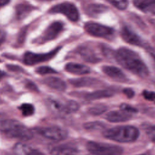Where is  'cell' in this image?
<instances>
[{"label":"cell","mask_w":155,"mask_h":155,"mask_svg":"<svg viewBox=\"0 0 155 155\" xmlns=\"http://www.w3.org/2000/svg\"><path fill=\"white\" fill-rule=\"evenodd\" d=\"M10 0H0V7L7 4Z\"/></svg>","instance_id":"836d02e7"},{"label":"cell","mask_w":155,"mask_h":155,"mask_svg":"<svg viewBox=\"0 0 155 155\" xmlns=\"http://www.w3.org/2000/svg\"><path fill=\"white\" fill-rule=\"evenodd\" d=\"M143 96L147 100L153 101L155 100V92L150 91L147 90H144L143 91Z\"/></svg>","instance_id":"4dcf8cb0"},{"label":"cell","mask_w":155,"mask_h":155,"mask_svg":"<svg viewBox=\"0 0 155 155\" xmlns=\"http://www.w3.org/2000/svg\"><path fill=\"white\" fill-rule=\"evenodd\" d=\"M65 69L67 71L76 74H85L90 72V68L83 64L70 62L66 64Z\"/></svg>","instance_id":"9a60e30c"},{"label":"cell","mask_w":155,"mask_h":155,"mask_svg":"<svg viewBox=\"0 0 155 155\" xmlns=\"http://www.w3.org/2000/svg\"><path fill=\"white\" fill-rule=\"evenodd\" d=\"M60 48L61 47H59L51 51L41 54L34 53L29 51L26 52L24 56L23 61L25 64L28 65H33L40 62L47 61L48 60L53 58L56 54Z\"/></svg>","instance_id":"ba28073f"},{"label":"cell","mask_w":155,"mask_h":155,"mask_svg":"<svg viewBox=\"0 0 155 155\" xmlns=\"http://www.w3.org/2000/svg\"><path fill=\"white\" fill-rule=\"evenodd\" d=\"M63 30V24L60 22H54L50 25L42 35L40 42H45L56 38Z\"/></svg>","instance_id":"9c48e42d"},{"label":"cell","mask_w":155,"mask_h":155,"mask_svg":"<svg viewBox=\"0 0 155 155\" xmlns=\"http://www.w3.org/2000/svg\"><path fill=\"white\" fill-rule=\"evenodd\" d=\"M6 38V33L4 30L0 28V45L4 42Z\"/></svg>","instance_id":"d6a6232c"},{"label":"cell","mask_w":155,"mask_h":155,"mask_svg":"<svg viewBox=\"0 0 155 155\" xmlns=\"http://www.w3.org/2000/svg\"><path fill=\"white\" fill-rule=\"evenodd\" d=\"M36 72L40 74H53L56 73V71L49 67H39L36 70Z\"/></svg>","instance_id":"4316f807"},{"label":"cell","mask_w":155,"mask_h":155,"mask_svg":"<svg viewBox=\"0 0 155 155\" xmlns=\"http://www.w3.org/2000/svg\"><path fill=\"white\" fill-rule=\"evenodd\" d=\"M85 31L90 35L106 39H110L114 31L112 28L95 22H87L84 25Z\"/></svg>","instance_id":"8992f818"},{"label":"cell","mask_w":155,"mask_h":155,"mask_svg":"<svg viewBox=\"0 0 155 155\" xmlns=\"http://www.w3.org/2000/svg\"><path fill=\"white\" fill-rule=\"evenodd\" d=\"M0 130L7 136L21 140H28L33 138L31 131L18 120L7 119L0 124Z\"/></svg>","instance_id":"3957f363"},{"label":"cell","mask_w":155,"mask_h":155,"mask_svg":"<svg viewBox=\"0 0 155 155\" xmlns=\"http://www.w3.org/2000/svg\"><path fill=\"white\" fill-rule=\"evenodd\" d=\"M5 75V73L0 70V79H1L2 77H4Z\"/></svg>","instance_id":"e575fe53"},{"label":"cell","mask_w":155,"mask_h":155,"mask_svg":"<svg viewBox=\"0 0 155 155\" xmlns=\"http://www.w3.org/2000/svg\"><path fill=\"white\" fill-rule=\"evenodd\" d=\"M123 93L127 96L128 98H132L134 96V91L131 88H124L123 90Z\"/></svg>","instance_id":"1f68e13d"},{"label":"cell","mask_w":155,"mask_h":155,"mask_svg":"<svg viewBox=\"0 0 155 155\" xmlns=\"http://www.w3.org/2000/svg\"><path fill=\"white\" fill-rule=\"evenodd\" d=\"M79 52L81 56L87 61L96 62L101 60V59L96 54L94 50L88 46L81 47L79 49Z\"/></svg>","instance_id":"e0dca14e"},{"label":"cell","mask_w":155,"mask_h":155,"mask_svg":"<svg viewBox=\"0 0 155 155\" xmlns=\"http://www.w3.org/2000/svg\"><path fill=\"white\" fill-rule=\"evenodd\" d=\"M19 109L21 111L22 115L24 116H30L35 112V108L33 105L30 104H23L19 107Z\"/></svg>","instance_id":"603a6c76"},{"label":"cell","mask_w":155,"mask_h":155,"mask_svg":"<svg viewBox=\"0 0 155 155\" xmlns=\"http://www.w3.org/2000/svg\"><path fill=\"white\" fill-rule=\"evenodd\" d=\"M87 148L94 155H122L124 151L119 146L93 141L87 142Z\"/></svg>","instance_id":"277c9868"},{"label":"cell","mask_w":155,"mask_h":155,"mask_svg":"<svg viewBox=\"0 0 155 155\" xmlns=\"http://www.w3.org/2000/svg\"><path fill=\"white\" fill-rule=\"evenodd\" d=\"M33 7L28 4H19L16 7V15L19 18H22L30 13Z\"/></svg>","instance_id":"44dd1931"},{"label":"cell","mask_w":155,"mask_h":155,"mask_svg":"<svg viewBox=\"0 0 155 155\" xmlns=\"http://www.w3.org/2000/svg\"><path fill=\"white\" fill-rule=\"evenodd\" d=\"M120 35L122 39L127 43L134 45L140 46L142 45V41L140 38L131 29L128 27H122Z\"/></svg>","instance_id":"30bf717a"},{"label":"cell","mask_w":155,"mask_h":155,"mask_svg":"<svg viewBox=\"0 0 155 155\" xmlns=\"http://www.w3.org/2000/svg\"><path fill=\"white\" fill-rule=\"evenodd\" d=\"M107 108L104 105H97L90 108L88 110V113L92 115H99L104 113Z\"/></svg>","instance_id":"d4e9b609"},{"label":"cell","mask_w":155,"mask_h":155,"mask_svg":"<svg viewBox=\"0 0 155 155\" xmlns=\"http://www.w3.org/2000/svg\"><path fill=\"white\" fill-rule=\"evenodd\" d=\"M79 108V104L74 101H68L64 104V114H70L76 111Z\"/></svg>","instance_id":"7402d4cb"},{"label":"cell","mask_w":155,"mask_h":155,"mask_svg":"<svg viewBox=\"0 0 155 155\" xmlns=\"http://www.w3.org/2000/svg\"><path fill=\"white\" fill-rule=\"evenodd\" d=\"M84 127L86 129H98L103 128V124L100 122H88L84 125Z\"/></svg>","instance_id":"f1b7e54d"},{"label":"cell","mask_w":155,"mask_h":155,"mask_svg":"<svg viewBox=\"0 0 155 155\" xmlns=\"http://www.w3.org/2000/svg\"><path fill=\"white\" fill-rule=\"evenodd\" d=\"M131 117V114L124 111H112L108 112L105 119L111 122H120L129 120Z\"/></svg>","instance_id":"7c38bea8"},{"label":"cell","mask_w":155,"mask_h":155,"mask_svg":"<svg viewBox=\"0 0 155 155\" xmlns=\"http://www.w3.org/2000/svg\"><path fill=\"white\" fill-rule=\"evenodd\" d=\"M44 82L48 87L59 91H64L66 84L61 79L56 77H48L44 80Z\"/></svg>","instance_id":"2e32d148"},{"label":"cell","mask_w":155,"mask_h":155,"mask_svg":"<svg viewBox=\"0 0 155 155\" xmlns=\"http://www.w3.org/2000/svg\"><path fill=\"white\" fill-rule=\"evenodd\" d=\"M119 10H124L128 6V0H107Z\"/></svg>","instance_id":"484cf974"},{"label":"cell","mask_w":155,"mask_h":155,"mask_svg":"<svg viewBox=\"0 0 155 155\" xmlns=\"http://www.w3.org/2000/svg\"><path fill=\"white\" fill-rule=\"evenodd\" d=\"M113 95V92L110 90H98L94 92L87 94L85 98L87 100H96L101 98L109 97Z\"/></svg>","instance_id":"ac0fdd59"},{"label":"cell","mask_w":155,"mask_h":155,"mask_svg":"<svg viewBox=\"0 0 155 155\" xmlns=\"http://www.w3.org/2000/svg\"><path fill=\"white\" fill-rule=\"evenodd\" d=\"M16 155H44L39 151L23 143H18L13 147Z\"/></svg>","instance_id":"8fae6325"},{"label":"cell","mask_w":155,"mask_h":155,"mask_svg":"<svg viewBox=\"0 0 155 155\" xmlns=\"http://www.w3.org/2000/svg\"><path fill=\"white\" fill-rule=\"evenodd\" d=\"M106 7L100 4H91L88 7L87 12L90 15H96L105 11Z\"/></svg>","instance_id":"cb8c5ba5"},{"label":"cell","mask_w":155,"mask_h":155,"mask_svg":"<svg viewBox=\"0 0 155 155\" xmlns=\"http://www.w3.org/2000/svg\"><path fill=\"white\" fill-rule=\"evenodd\" d=\"M117 61L125 68L141 78H145L149 74L148 69L139 55L128 48H119L116 54Z\"/></svg>","instance_id":"6da1fadb"},{"label":"cell","mask_w":155,"mask_h":155,"mask_svg":"<svg viewBox=\"0 0 155 155\" xmlns=\"http://www.w3.org/2000/svg\"><path fill=\"white\" fill-rule=\"evenodd\" d=\"M139 155H149V154H139Z\"/></svg>","instance_id":"d590c367"},{"label":"cell","mask_w":155,"mask_h":155,"mask_svg":"<svg viewBox=\"0 0 155 155\" xmlns=\"http://www.w3.org/2000/svg\"><path fill=\"white\" fill-rule=\"evenodd\" d=\"M40 1H50V0H40Z\"/></svg>","instance_id":"8d00e7d4"},{"label":"cell","mask_w":155,"mask_h":155,"mask_svg":"<svg viewBox=\"0 0 155 155\" xmlns=\"http://www.w3.org/2000/svg\"><path fill=\"white\" fill-rule=\"evenodd\" d=\"M0 62H1V60H0Z\"/></svg>","instance_id":"f35d334b"},{"label":"cell","mask_w":155,"mask_h":155,"mask_svg":"<svg viewBox=\"0 0 155 155\" xmlns=\"http://www.w3.org/2000/svg\"><path fill=\"white\" fill-rule=\"evenodd\" d=\"M72 155H74V154H72Z\"/></svg>","instance_id":"74e56055"},{"label":"cell","mask_w":155,"mask_h":155,"mask_svg":"<svg viewBox=\"0 0 155 155\" xmlns=\"http://www.w3.org/2000/svg\"><path fill=\"white\" fill-rule=\"evenodd\" d=\"M103 72L110 78L120 81H125L126 77L124 73L114 66L105 65L102 67Z\"/></svg>","instance_id":"4fadbf2b"},{"label":"cell","mask_w":155,"mask_h":155,"mask_svg":"<svg viewBox=\"0 0 155 155\" xmlns=\"http://www.w3.org/2000/svg\"><path fill=\"white\" fill-rule=\"evenodd\" d=\"M133 4L145 13L155 14V0H133Z\"/></svg>","instance_id":"5bb4252c"},{"label":"cell","mask_w":155,"mask_h":155,"mask_svg":"<svg viewBox=\"0 0 155 155\" xmlns=\"http://www.w3.org/2000/svg\"><path fill=\"white\" fill-rule=\"evenodd\" d=\"M145 132L149 139L155 143V125H150L145 128Z\"/></svg>","instance_id":"83f0119b"},{"label":"cell","mask_w":155,"mask_h":155,"mask_svg":"<svg viewBox=\"0 0 155 155\" xmlns=\"http://www.w3.org/2000/svg\"><path fill=\"white\" fill-rule=\"evenodd\" d=\"M71 83L76 87H87L91 86L96 83L97 81L95 79L90 78H82L76 79L70 81Z\"/></svg>","instance_id":"ffe728a7"},{"label":"cell","mask_w":155,"mask_h":155,"mask_svg":"<svg viewBox=\"0 0 155 155\" xmlns=\"http://www.w3.org/2000/svg\"><path fill=\"white\" fill-rule=\"evenodd\" d=\"M76 150L71 147H55L51 151L52 155H72L74 154Z\"/></svg>","instance_id":"d6986e66"},{"label":"cell","mask_w":155,"mask_h":155,"mask_svg":"<svg viewBox=\"0 0 155 155\" xmlns=\"http://www.w3.org/2000/svg\"><path fill=\"white\" fill-rule=\"evenodd\" d=\"M36 130L43 137L55 141L64 140L68 135L66 130L56 126L38 128Z\"/></svg>","instance_id":"52a82bcc"},{"label":"cell","mask_w":155,"mask_h":155,"mask_svg":"<svg viewBox=\"0 0 155 155\" xmlns=\"http://www.w3.org/2000/svg\"><path fill=\"white\" fill-rule=\"evenodd\" d=\"M120 108L122 111H125V112H127L129 113H136L137 111L135 108H134V107H131V105H128L127 104H121L120 106Z\"/></svg>","instance_id":"f546056e"},{"label":"cell","mask_w":155,"mask_h":155,"mask_svg":"<svg viewBox=\"0 0 155 155\" xmlns=\"http://www.w3.org/2000/svg\"><path fill=\"white\" fill-rule=\"evenodd\" d=\"M104 136L108 139L122 142L129 143L135 141L139 136V130L133 126H118L104 131Z\"/></svg>","instance_id":"7a4b0ae2"},{"label":"cell","mask_w":155,"mask_h":155,"mask_svg":"<svg viewBox=\"0 0 155 155\" xmlns=\"http://www.w3.org/2000/svg\"><path fill=\"white\" fill-rule=\"evenodd\" d=\"M49 12L51 13H62L74 22L77 21L79 18L77 8L71 2H63L57 4L51 8Z\"/></svg>","instance_id":"5b68a950"}]
</instances>
